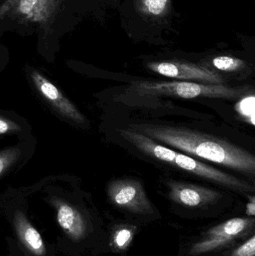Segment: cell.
Masks as SVG:
<instances>
[{
  "instance_id": "1",
  "label": "cell",
  "mask_w": 255,
  "mask_h": 256,
  "mask_svg": "<svg viewBox=\"0 0 255 256\" xmlns=\"http://www.w3.org/2000/svg\"><path fill=\"white\" fill-rule=\"evenodd\" d=\"M130 129L186 154L220 164L252 177L255 174L254 155L223 138L177 126L136 124H132Z\"/></svg>"
},
{
  "instance_id": "2",
  "label": "cell",
  "mask_w": 255,
  "mask_h": 256,
  "mask_svg": "<svg viewBox=\"0 0 255 256\" xmlns=\"http://www.w3.org/2000/svg\"><path fill=\"white\" fill-rule=\"evenodd\" d=\"M136 92L142 96H173L184 99L211 98L237 99L247 94V88L224 84H207L189 81H134Z\"/></svg>"
},
{
  "instance_id": "3",
  "label": "cell",
  "mask_w": 255,
  "mask_h": 256,
  "mask_svg": "<svg viewBox=\"0 0 255 256\" xmlns=\"http://www.w3.org/2000/svg\"><path fill=\"white\" fill-rule=\"evenodd\" d=\"M145 153L151 158L215 182L229 189L244 194L254 191V186L248 182L203 164L186 154L175 152L173 149L156 141L148 143L145 148Z\"/></svg>"
},
{
  "instance_id": "4",
  "label": "cell",
  "mask_w": 255,
  "mask_h": 256,
  "mask_svg": "<svg viewBox=\"0 0 255 256\" xmlns=\"http://www.w3.org/2000/svg\"><path fill=\"white\" fill-rule=\"evenodd\" d=\"M254 218H236L208 230L191 246L190 255L198 256L222 250L254 230Z\"/></svg>"
},
{
  "instance_id": "5",
  "label": "cell",
  "mask_w": 255,
  "mask_h": 256,
  "mask_svg": "<svg viewBox=\"0 0 255 256\" xmlns=\"http://www.w3.org/2000/svg\"><path fill=\"white\" fill-rule=\"evenodd\" d=\"M108 196L111 202L130 213L151 215L154 208L148 198L143 185L133 179H116L109 184Z\"/></svg>"
},
{
  "instance_id": "6",
  "label": "cell",
  "mask_w": 255,
  "mask_h": 256,
  "mask_svg": "<svg viewBox=\"0 0 255 256\" xmlns=\"http://www.w3.org/2000/svg\"><path fill=\"white\" fill-rule=\"evenodd\" d=\"M148 68L161 76L189 82L196 81L207 84H224L226 82L215 70L182 62H153L148 63Z\"/></svg>"
},
{
  "instance_id": "7",
  "label": "cell",
  "mask_w": 255,
  "mask_h": 256,
  "mask_svg": "<svg viewBox=\"0 0 255 256\" xmlns=\"http://www.w3.org/2000/svg\"><path fill=\"white\" fill-rule=\"evenodd\" d=\"M169 196L177 204L187 208H201L217 202L222 192L205 186L185 182L169 180L167 183Z\"/></svg>"
},
{
  "instance_id": "8",
  "label": "cell",
  "mask_w": 255,
  "mask_h": 256,
  "mask_svg": "<svg viewBox=\"0 0 255 256\" xmlns=\"http://www.w3.org/2000/svg\"><path fill=\"white\" fill-rule=\"evenodd\" d=\"M33 82L40 94L64 116L78 123L85 121L83 116L77 110L74 105L67 100L58 88L43 76L34 72L31 75Z\"/></svg>"
},
{
  "instance_id": "9",
  "label": "cell",
  "mask_w": 255,
  "mask_h": 256,
  "mask_svg": "<svg viewBox=\"0 0 255 256\" xmlns=\"http://www.w3.org/2000/svg\"><path fill=\"white\" fill-rule=\"evenodd\" d=\"M56 208L57 222L64 232L74 242L85 238L87 224L80 212L69 203L61 200L54 202Z\"/></svg>"
},
{
  "instance_id": "10",
  "label": "cell",
  "mask_w": 255,
  "mask_h": 256,
  "mask_svg": "<svg viewBox=\"0 0 255 256\" xmlns=\"http://www.w3.org/2000/svg\"><path fill=\"white\" fill-rule=\"evenodd\" d=\"M13 226L19 242L31 255H46V248L41 236L25 215L19 210L15 213Z\"/></svg>"
},
{
  "instance_id": "11",
  "label": "cell",
  "mask_w": 255,
  "mask_h": 256,
  "mask_svg": "<svg viewBox=\"0 0 255 256\" xmlns=\"http://www.w3.org/2000/svg\"><path fill=\"white\" fill-rule=\"evenodd\" d=\"M136 234V227L119 225L114 228L110 238V246L115 252H124L130 248Z\"/></svg>"
},
{
  "instance_id": "12",
  "label": "cell",
  "mask_w": 255,
  "mask_h": 256,
  "mask_svg": "<svg viewBox=\"0 0 255 256\" xmlns=\"http://www.w3.org/2000/svg\"><path fill=\"white\" fill-rule=\"evenodd\" d=\"M172 0H136L135 7L138 12L150 18H160L169 10Z\"/></svg>"
},
{
  "instance_id": "13",
  "label": "cell",
  "mask_w": 255,
  "mask_h": 256,
  "mask_svg": "<svg viewBox=\"0 0 255 256\" xmlns=\"http://www.w3.org/2000/svg\"><path fill=\"white\" fill-rule=\"evenodd\" d=\"M212 64L218 70L234 72L242 69L245 66V62L235 57L221 56L214 58Z\"/></svg>"
},
{
  "instance_id": "14",
  "label": "cell",
  "mask_w": 255,
  "mask_h": 256,
  "mask_svg": "<svg viewBox=\"0 0 255 256\" xmlns=\"http://www.w3.org/2000/svg\"><path fill=\"white\" fill-rule=\"evenodd\" d=\"M255 98L253 94L243 98L236 105L237 112L253 126H255Z\"/></svg>"
},
{
  "instance_id": "15",
  "label": "cell",
  "mask_w": 255,
  "mask_h": 256,
  "mask_svg": "<svg viewBox=\"0 0 255 256\" xmlns=\"http://www.w3.org/2000/svg\"><path fill=\"white\" fill-rule=\"evenodd\" d=\"M230 256H255V236L254 234L244 244L234 250Z\"/></svg>"
},
{
  "instance_id": "16",
  "label": "cell",
  "mask_w": 255,
  "mask_h": 256,
  "mask_svg": "<svg viewBox=\"0 0 255 256\" xmlns=\"http://www.w3.org/2000/svg\"><path fill=\"white\" fill-rule=\"evenodd\" d=\"M15 156L16 154L13 150H7L0 153V174L13 162Z\"/></svg>"
},
{
  "instance_id": "17",
  "label": "cell",
  "mask_w": 255,
  "mask_h": 256,
  "mask_svg": "<svg viewBox=\"0 0 255 256\" xmlns=\"http://www.w3.org/2000/svg\"><path fill=\"white\" fill-rule=\"evenodd\" d=\"M18 129L16 124L0 117V134H8Z\"/></svg>"
},
{
  "instance_id": "18",
  "label": "cell",
  "mask_w": 255,
  "mask_h": 256,
  "mask_svg": "<svg viewBox=\"0 0 255 256\" xmlns=\"http://www.w3.org/2000/svg\"><path fill=\"white\" fill-rule=\"evenodd\" d=\"M36 2H37V0H20L19 8L22 13H29L32 10Z\"/></svg>"
},
{
  "instance_id": "19",
  "label": "cell",
  "mask_w": 255,
  "mask_h": 256,
  "mask_svg": "<svg viewBox=\"0 0 255 256\" xmlns=\"http://www.w3.org/2000/svg\"><path fill=\"white\" fill-rule=\"evenodd\" d=\"M247 216L250 218H254L255 215V197H252L251 200L247 203V210H246Z\"/></svg>"
},
{
  "instance_id": "20",
  "label": "cell",
  "mask_w": 255,
  "mask_h": 256,
  "mask_svg": "<svg viewBox=\"0 0 255 256\" xmlns=\"http://www.w3.org/2000/svg\"><path fill=\"white\" fill-rule=\"evenodd\" d=\"M115 1H117V0H115Z\"/></svg>"
}]
</instances>
